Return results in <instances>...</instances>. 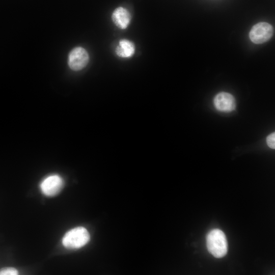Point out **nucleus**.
<instances>
[{"instance_id": "3", "label": "nucleus", "mask_w": 275, "mask_h": 275, "mask_svg": "<svg viewBox=\"0 0 275 275\" xmlns=\"http://www.w3.org/2000/svg\"><path fill=\"white\" fill-rule=\"evenodd\" d=\"M273 28L269 23L260 22L255 24L251 29L249 37L255 44H262L268 41L273 36Z\"/></svg>"}, {"instance_id": "4", "label": "nucleus", "mask_w": 275, "mask_h": 275, "mask_svg": "<svg viewBox=\"0 0 275 275\" xmlns=\"http://www.w3.org/2000/svg\"><path fill=\"white\" fill-rule=\"evenodd\" d=\"M64 186V180L59 175L48 176L41 182L40 187L42 193L46 196L52 197L58 195Z\"/></svg>"}, {"instance_id": "10", "label": "nucleus", "mask_w": 275, "mask_h": 275, "mask_svg": "<svg viewBox=\"0 0 275 275\" xmlns=\"http://www.w3.org/2000/svg\"><path fill=\"white\" fill-rule=\"evenodd\" d=\"M267 146L271 149H275V133L273 132L268 135L266 138Z\"/></svg>"}, {"instance_id": "9", "label": "nucleus", "mask_w": 275, "mask_h": 275, "mask_svg": "<svg viewBox=\"0 0 275 275\" xmlns=\"http://www.w3.org/2000/svg\"><path fill=\"white\" fill-rule=\"evenodd\" d=\"M18 270L13 267H5L0 269V275H17Z\"/></svg>"}, {"instance_id": "8", "label": "nucleus", "mask_w": 275, "mask_h": 275, "mask_svg": "<svg viewBox=\"0 0 275 275\" xmlns=\"http://www.w3.org/2000/svg\"><path fill=\"white\" fill-rule=\"evenodd\" d=\"M134 51V43L127 39L120 40L115 49L116 54L122 58H128L132 57Z\"/></svg>"}, {"instance_id": "7", "label": "nucleus", "mask_w": 275, "mask_h": 275, "mask_svg": "<svg viewBox=\"0 0 275 275\" xmlns=\"http://www.w3.org/2000/svg\"><path fill=\"white\" fill-rule=\"evenodd\" d=\"M112 19L114 23L118 28L124 30L130 23L131 16L126 9L119 7L114 11L112 15Z\"/></svg>"}, {"instance_id": "2", "label": "nucleus", "mask_w": 275, "mask_h": 275, "mask_svg": "<svg viewBox=\"0 0 275 275\" xmlns=\"http://www.w3.org/2000/svg\"><path fill=\"white\" fill-rule=\"evenodd\" d=\"M90 239L88 230L83 227H77L65 234L62 239V244L67 249H78L85 246Z\"/></svg>"}, {"instance_id": "5", "label": "nucleus", "mask_w": 275, "mask_h": 275, "mask_svg": "<svg viewBox=\"0 0 275 275\" xmlns=\"http://www.w3.org/2000/svg\"><path fill=\"white\" fill-rule=\"evenodd\" d=\"M89 56L85 49L81 47L73 48L68 57V65L74 71H78L84 68L88 63Z\"/></svg>"}, {"instance_id": "6", "label": "nucleus", "mask_w": 275, "mask_h": 275, "mask_svg": "<svg viewBox=\"0 0 275 275\" xmlns=\"http://www.w3.org/2000/svg\"><path fill=\"white\" fill-rule=\"evenodd\" d=\"M213 103L216 109L222 112H232L236 105L234 96L227 92L218 93L214 98Z\"/></svg>"}, {"instance_id": "1", "label": "nucleus", "mask_w": 275, "mask_h": 275, "mask_svg": "<svg viewBox=\"0 0 275 275\" xmlns=\"http://www.w3.org/2000/svg\"><path fill=\"white\" fill-rule=\"evenodd\" d=\"M206 246L214 257L225 256L228 252V242L225 233L220 229L211 230L206 236Z\"/></svg>"}]
</instances>
